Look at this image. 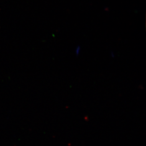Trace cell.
Segmentation results:
<instances>
[{
  "label": "cell",
  "mask_w": 146,
  "mask_h": 146,
  "mask_svg": "<svg viewBox=\"0 0 146 146\" xmlns=\"http://www.w3.org/2000/svg\"><path fill=\"white\" fill-rule=\"evenodd\" d=\"M80 50V47L79 46V47H77V48L76 49V52L77 55H79Z\"/></svg>",
  "instance_id": "cell-1"
}]
</instances>
